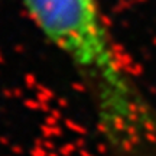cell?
Segmentation results:
<instances>
[{
  "label": "cell",
  "instance_id": "6da1fadb",
  "mask_svg": "<svg viewBox=\"0 0 156 156\" xmlns=\"http://www.w3.org/2000/svg\"><path fill=\"white\" fill-rule=\"evenodd\" d=\"M83 90L103 156H156V100L114 41L100 0H22Z\"/></svg>",
  "mask_w": 156,
  "mask_h": 156
}]
</instances>
